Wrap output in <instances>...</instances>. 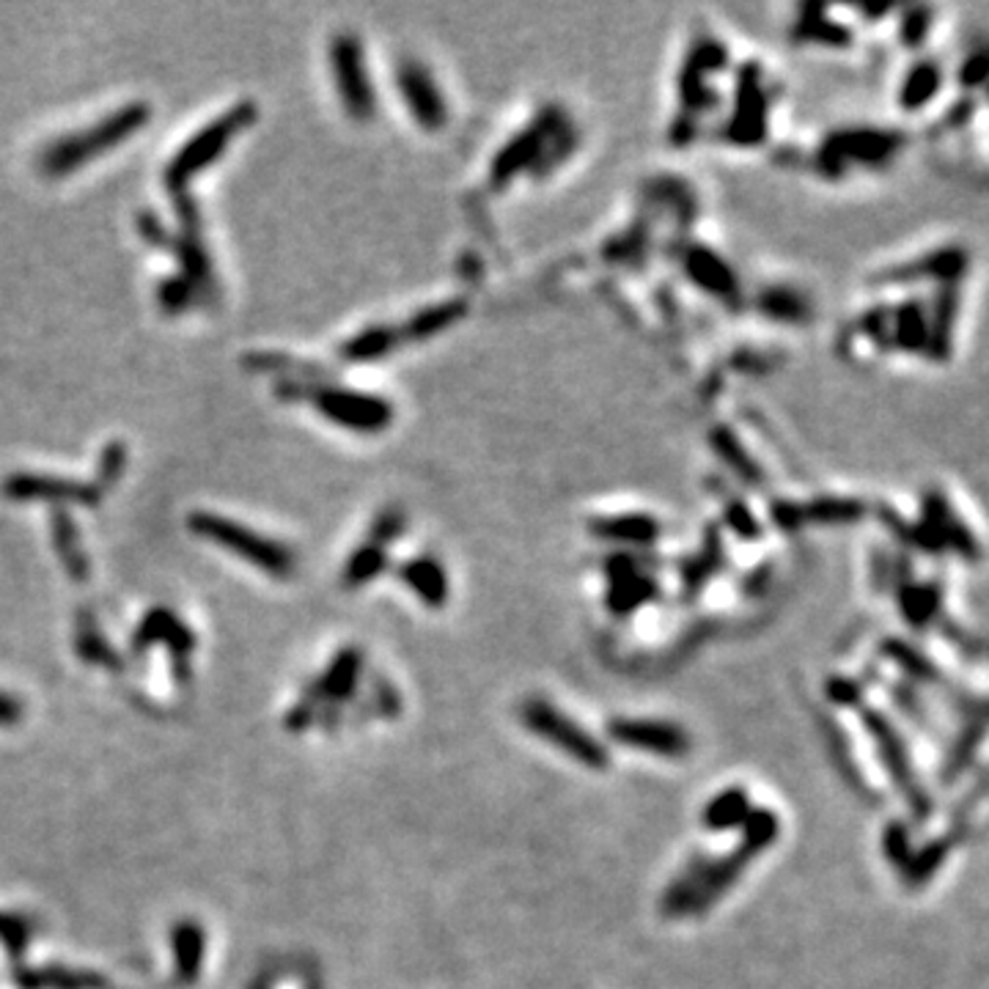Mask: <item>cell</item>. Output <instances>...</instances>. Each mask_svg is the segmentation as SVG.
I'll use <instances>...</instances> for the list:
<instances>
[{
	"label": "cell",
	"mask_w": 989,
	"mask_h": 989,
	"mask_svg": "<svg viewBox=\"0 0 989 989\" xmlns=\"http://www.w3.org/2000/svg\"><path fill=\"white\" fill-rule=\"evenodd\" d=\"M781 836V819L770 808H753L740 828V841L729 855L718 860L696 858L662 893V912L671 918L701 916L718 905L742 877V871L772 847Z\"/></svg>",
	"instance_id": "cell-1"
},
{
	"label": "cell",
	"mask_w": 989,
	"mask_h": 989,
	"mask_svg": "<svg viewBox=\"0 0 989 989\" xmlns=\"http://www.w3.org/2000/svg\"><path fill=\"white\" fill-rule=\"evenodd\" d=\"M149 119H151V108L147 102L124 104V108L113 110L110 116L99 119L97 124L48 143V147L39 151L37 160L39 171H42L48 179L67 177V173L78 171L80 166H86V162L102 157L104 151L130 141L136 132H141L143 127L149 124Z\"/></svg>",
	"instance_id": "cell-2"
},
{
	"label": "cell",
	"mask_w": 989,
	"mask_h": 989,
	"mask_svg": "<svg viewBox=\"0 0 989 989\" xmlns=\"http://www.w3.org/2000/svg\"><path fill=\"white\" fill-rule=\"evenodd\" d=\"M281 401H311L336 427L358 434H380L393 423V407L377 393L352 391L339 386H317L308 380L283 377L276 386Z\"/></svg>",
	"instance_id": "cell-3"
},
{
	"label": "cell",
	"mask_w": 989,
	"mask_h": 989,
	"mask_svg": "<svg viewBox=\"0 0 989 989\" xmlns=\"http://www.w3.org/2000/svg\"><path fill=\"white\" fill-rule=\"evenodd\" d=\"M256 119H259V104L253 99H242V102L231 104L223 116H218L207 127H201L190 141H184V147L166 166L162 182H166L168 193H188V184L193 182L198 173L207 171L218 157H223L229 143L240 132H246Z\"/></svg>",
	"instance_id": "cell-4"
},
{
	"label": "cell",
	"mask_w": 989,
	"mask_h": 989,
	"mask_svg": "<svg viewBox=\"0 0 989 989\" xmlns=\"http://www.w3.org/2000/svg\"><path fill=\"white\" fill-rule=\"evenodd\" d=\"M188 528L196 537L253 563L256 569H261L270 578L289 580L297 572V556L292 547L276 542L264 533H256L253 528L229 520V517L214 515V511H193V515H188Z\"/></svg>",
	"instance_id": "cell-5"
},
{
	"label": "cell",
	"mask_w": 989,
	"mask_h": 989,
	"mask_svg": "<svg viewBox=\"0 0 989 989\" xmlns=\"http://www.w3.org/2000/svg\"><path fill=\"white\" fill-rule=\"evenodd\" d=\"M173 209H177L179 218V231L173 234L171 253L177 256L182 272L179 276L196 289L198 302L203 306H214L220 297L218 276H214L212 256H209L207 240H203V220H201V207L190 193L173 196Z\"/></svg>",
	"instance_id": "cell-6"
},
{
	"label": "cell",
	"mask_w": 989,
	"mask_h": 989,
	"mask_svg": "<svg viewBox=\"0 0 989 989\" xmlns=\"http://www.w3.org/2000/svg\"><path fill=\"white\" fill-rule=\"evenodd\" d=\"M520 720L531 735H537L539 740L556 745L561 753L572 756L575 761H580L589 770H605L610 761L608 748L591 737L589 731L580 729L572 718L561 712V709L552 707L550 701L542 698H528L520 707Z\"/></svg>",
	"instance_id": "cell-7"
},
{
	"label": "cell",
	"mask_w": 989,
	"mask_h": 989,
	"mask_svg": "<svg viewBox=\"0 0 989 989\" xmlns=\"http://www.w3.org/2000/svg\"><path fill=\"white\" fill-rule=\"evenodd\" d=\"M330 63H333L336 91H339L341 108L347 119L366 124L377 113V94L371 89L369 72H366L363 44L354 33H339L330 42Z\"/></svg>",
	"instance_id": "cell-8"
},
{
	"label": "cell",
	"mask_w": 989,
	"mask_h": 989,
	"mask_svg": "<svg viewBox=\"0 0 989 989\" xmlns=\"http://www.w3.org/2000/svg\"><path fill=\"white\" fill-rule=\"evenodd\" d=\"M0 490H3L6 498L17 500V503H26V500H44V503H56V509H63L67 503H78L94 509L104 494L94 481L63 479V476H52V473H31V470H20V473L6 476Z\"/></svg>",
	"instance_id": "cell-9"
},
{
	"label": "cell",
	"mask_w": 989,
	"mask_h": 989,
	"mask_svg": "<svg viewBox=\"0 0 989 989\" xmlns=\"http://www.w3.org/2000/svg\"><path fill=\"white\" fill-rule=\"evenodd\" d=\"M396 83H399V94L407 113L418 127L429 132L443 130L448 124V102L443 91L434 83L432 72L421 61H401L399 72H396Z\"/></svg>",
	"instance_id": "cell-10"
},
{
	"label": "cell",
	"mask_w": 989,
	"mask_h": 989,
	"mask_svg": "<svg viewBox=\"0 0 989 989\" xmlns=\"http://www.w3.org/2000/svg\"><path fill=\"white\" fill-rule=\"evenodd\" d=\"M608 735L616 742L630 750H643V753L662 756V759H682L690 753V735L677 723L668 720H632L619 718L610 720Z\"/></svg>",
	"instance_id": "cell-11"
},
{
	"label": "cell",
	"mask_w": 989,
	"mask_h": 989,
	"mask_svg": "<svg viewBox=\"0 0 989 989\" xmlns=\"http://www.w3.org/2000/svg\"><path fill=\"white\" fill-rule=\"evenodd\" d=\"M166 646L177 660L173 662H188V657L196 649V636L188 625H184L179 616H173L168 608H151L147 616L138 625L136 636H132V649L143 651L149 646Z\"/></svg>",
	"instance_id": "cell-12"
},
{
	"label": "cell",
	"mask_w": 989,
	"mask_h": 989,
	"mask_svg": "<svg viewBox=\"0 0 989 989\" xmlns=\"http://www.w3.org/2000/svg\"><path fill=\"white\" fill-rule=\"evenodd\" d=\"M360 668H363V655H360V649H354V646L341 649L339 655L333 657V662L324 668L322 677L313 682L311 698H308V701H300V703H306L308 709H313L317 707V701H333V703L344 701V698H349L354 692V685H358V677H360Z\"/></svg>",
	"instance_id": "cell-13"
},
{
	"label": "cell",
	"mask_w": 989,
	"mask_h": 989,
	"mask_svg": "<svg viewBox=\"0 0 989 989\" xmlns=\"http://www.w3.org/2000/svg\"><path fill=\"white\" fill-rule=\"evenodd\" d=\"M50 533L58 561H61V567L67 569L69 578H72L74 583H86L91 575V561L89 556H86L83 542H80L78 522H74V517L69 515L67 509H52Z\"/></svg>",
	"instance_id": "cell-14"
},
{
	"label": "cell",
	"mask_w": 989,
	"mask_h": 989,
	"mask_svg": "<svg viewBox=\"0 0 989 989\" xmlns=\"http://www.w3.org/2000/svg\"><path fill=\"white\" fill-rule=\"evenodd\" d=\"M399 578L410 586L412 593L421 599L429 608H443L448 602V578L443 563H438L434 558H412V561L401 563Z\"/></svg>",
	"instance_id": "cell-15"
},
{
	"label": "cell",
	"mask_w": 989,
	"mask_h": 989,
	"mask_svg": "<svg viewBox=\"0 0 989 989\" xmlns=\"http://www.w3.org/2000/svg\"><path fill=\"white\" fill-rule=\"evenodd\" d=\"M750 811H753V806H750L748 791L742 787H729L703 806L701 822L712 833H726V830H740L748 822Z\"/></svg>",
	"instance_id": "cell-16"
},
{
	"label": "cell",
	"mask_w": 989,
	"mask_h": 989,
	"mask_svg": "<svg viewBox=\"0 0 989 989\" xmlns=\"http://www.w3.org/2000/svg\"><path fill=\"white\" fill-rule=\"evenodd\" d=\"M171 948H173V962H177V973H179V979H182V985H193L198 976H201L203 951H207L203 929L193 921L177 923L171 932Z\"/></svg>",
	"instance_id": "cell-17"
},
{
	"label": "cell",
	"mask_w": 989,
	"mask_h": 989,
	"mask_svg": "<svg viewBox=\"0 0 989 989\" xmlns=\"http://www.w3.org/2000/svg\"><path fill=\"white\" fill-rule=\"evenodd\" d=\"M396 341V333L391 328H366L358 336L347 339L341 344L339 354L347 363H371V360H380L391 352Z\"/></svg>",
	"instance_id": "cell-18"
},
{
	"label": "cell",
	"mask_w": 989,
	"mask_h": 989,
	"mask_svg": "<svg viewBox=\"0 0 989 989\" xmlns=\"http://www.w3.org/2000/svg\"><path fill=\"white\" fill-rule=\"evenodd\" d=\"M651 597H655V586L641 578L636 569H627V572L613 575V583H610L608 591V608L613 613H630V610L649 602Z\"/></svg>",
	"instance_id": "cell-19"
},
{
	"label": "cell",
	"mask_w": 989,
	"mask_h": 989,
	"mask_svg": "<svg viewBox=\"0 0 989 989\" xmlns=\"http://www.w3.org/2000/svg\"><path fill=\"white\" fill-rule=\"evenodd\" d=\"M78 655L83 657V662H91V666H104L113 668V671H119L121 668L119 655H116V651L108 646V641H104L94 616H91L89 610H80L78 616Z\"/></svg>",
	"instance_id": "cell-20"
},
{
	"label": "cell",
	"mask_w": 989,
	"mask_h": 989,
	"mask_svg": "<svg viewBox=\"0 0 989 989\" xmlns=\"http://www.w3.org/2000/svg\"><path fill=\"white\" fill-rule=\"evenodd\" d=\"M386 563H388L386 547L377 542L360 545L344 563V586L347 589H360V586H366L369 580H374L377 575H382Z\"/></svg>",
	"instance_id": "cell-21"
},
{
	"label": "cell",
	"mask_w": 989,
	"mask_h": 989,
	"mask_svg": "<svg viewBox=\"0 0 989 989\" xmlns=\"http://www.w3.org/2000/svg\"><path fill=\"white\" fill-rule=\"evenodd\" d=\"M597 533L605 539H613V542L649 545L657 537V522L646 515L610 517V520L599 522Z\"/></svg>",
	"instance_id": "cell-22"
},
{
	"label": "cell",
	"mask_w": 989,
	"mask_h": 989,
	"mask_svg": "<svg viewBox=\"0 0 989 989\" xmlns=\"http://www.w3.org/2000/svg\"><path fill=\"white\" fill-rule=\"evenodd\" d=\"M20 985L26 989H102L104 979L94 973H80V970H37V973H22Z\"/></svg>",
	"instance_id": "cell-23"
},
{
	"label": "cell",
	"mask_w": 989,
	"mask_h": 989,
	"mask_svg": "<svg viewBox=\"0 0 989 989\" xmlns=\"http://www.w3.org/2000/svg\"><path fill=\"white\" fill-rule=\"evenodd\" d=\"M157 302H160V308L168 317H179V313L198 306V294L182 276H168L157 287Z\"/></svg>",
	"instance_id": "cell-24"
},
{
	"label": "cell",
	"mask_w": 989,
	"mask_h": 989,
	"mask_svg": "<svg viewBox=\"0 0 989 989\" xmlns=\"http://www.w3.org/2000/svg\"><path fill=\"white\" fill-rule=\"evenodd\" d=\"M127 459H130V453H127V446L121 443V440H110V443L102 448V453H99V462H97V479H94V484L99 487V490L102 492L110 490V487L121 479V473L127 470Z\"/></svg>",
	"instance_id": "cell-25"
},
{
	"label": "cell",
	"mask_w": 989,
	"mask_h": 989,
	"mask_svg": "<svg viewBox=\"0 0 989 989\" xmlns=\"http://www.w3.org/2000/svg\"><path fill=\"white\" fill-rule=\"evenodd\" d=\"M138 234L147 240V246L151 248H160V250H171L173 246V231L157 218L154 212H141L138 214Z\"/></svg>",
	"instance_id": "cell-26"
},
{
	"label": "cell",
	"mask_w": 989,
	"mask_h": 989,
	"mask_svg": "<svg viewBox=\"0 0 989 989\" xmlns=\"http://www.w3.org/2000/svg\"><path fill=\"white\" fill-rule=\"evenodd\" d=\"M28 938H31V927H28V921L0 912V940L11 948V953L26 951Z\"/></svg>",
	"instance_id": "cell-27"
},
{
	"label": "cell",
	"mask_w": 989,
	"mask_h": 989,
	"mask_svg": "<svg viewBox=\"0 0 989 989\" xmlns=\"http://www.w3.org/2000/svg\"><path fill=\"white\" fill-rule=\"evenodd\" d=\"M22 712H26V709H22V703L17 701L14 696H9V692H0V726L17 723V720L22 718Z\"/></svg>",
	"instance_id": "cell-28"
}]
</instances>
